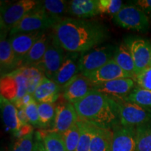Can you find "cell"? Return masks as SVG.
Segmentation results:
<instances>
[{
  "label": "cell",
  "instance_id": "836d02e7",
  "mask_svg": "<svg viewBox=\"0 0 151 151\" xmlns=\"http://www.w3.org/2000/svg\"><path fill=\"white\" fill-rule=\"evenodd\" d=\"M35 147V137L32 132L29 134L18 139L14 143L11 151H33Z\"/></svg>",
  "mask_w": 151,
  "mask_h": 151
},
{
  "label": "cell",
  "instance_id": "f35d334b",
  "mask_svg": "<svg viewBox=\"0 0 151 151\" xmlns=\"http://www.w3.org/2000/svg\"><path fill=\"white\" fill-rule=\"evenodd\" d=\"M33 151H46L43 141L42 137H41L39 132H37L35 134V147H34Z\"/></svg>",
  "mask_w": 151,
  "mask_h": 151
},
{
  "label": "cell",
  "instance_id": "9c48e42d",
  "mask_svg": "<svg viewBox=\"0 0 151 151\" xmlns=\"http://www.w3.org/2000/svg\"><path fill=\"white\" fill-rule=\"evenodd\" d=\"M65 55V50L58 45L52 36V40L49 43L44 56L35 67H37L45 77L53 81L64 61Z\"/></svg>",
  "mask_w": 151,
  "mask_h": 151
},
{
  "label": "cell",
  "instance_id": "5b68a950",
  "mask_svg": "<svg viewBox=\"0 0 151 151\" xmlns=\"http://www.w3.org/2000/svg\"><path fill=\"white\" fill-rule=\"evenodd\" d=\"M40 1L20 0L1 9V38H4L16 24L20 21L29 11L38 6Z\"/></svg>",
  "mask_w": 151,
  "mask_h": 151
},
{
  "label": "cell",
  "instance_id": "d6a6232c",
  "mask_svg": "<svg viewBox=\"0 0 151 151\" xmlns=\"http://www.w3.org/2000/svg\"><path fill=\"white\" fill-rule=\"evenodd\" d=\"M123 6V3L120 0H99V9L101 14L114 16Z\"/></svg>",
  "mask_w": 151,
  "mask_h": 151
},
{
  "label": "cell",
  "instance_id": "e0dca14e",
  "mask_svg": "<svg viewBox=\"0 0 151 151\" xmlns=\"http://www.w3.org/2000/svg\"><path fill=\"white\" fill-rule=\"evenodd\" d=\"M80 56L81 53L66 52L64 61L53 79L54 82L61 88L80 72Z\"/></svg>",
  "mask_w": 151,
  "mask_h": 151
},
{
  "label": "cell",
  "instance_id": "8992f818",
  "mask_svg": "<svg viewBox=\"0 0 151 151\" xmlns=\"http://www.w3.org/2000/svg\"><path fill=\"white\" fill-rule=\"evenodd\" d=\"M115 24L124 29L146 33L149 30V19L143 11L134 5H124L121 10L113 16Z\"/></svg>",
  "mask_w": 151,
  "mask_h": 151
},
{
  "label": "cell",
  "instance_id": "30bf717a",
  "mask_svg": "<svg viewBox=\"0 0 151 151\" xmlns=\"http://www.w3.org/2000/svg\"><path fill=\"white\" fill-rule=\"evenodd\" d=\"M78 117L73 104L67 101L56 104L55 116L50 132L63 134L78 122Z\"/></svg>",
  "mask_w": 151,
  "mask_h": 151
},
{
  "label": "cell",
  "instance_id": "7402d4cb",
  "mask_svg": "<svg viewBox=\"0 0 151 151\" xmlns=\"http://www.w3.org/2000/svg\"><path fill=\"white\" fill-rule=\"evenodd\" d=\"M0 106L4 123L9 131L15 134L22 127L18 117V109L12 102L0 96Z\"/></svg>",
  "mask_w": 151,
  "mask_h": 151
},
{
  "label": "cell",
  "instance_id": "ba28073f",
  "mask_svg": "<svg viewBox=\"0 0 151 151\" xmlns=\"http://www.w3.org/2000/svg\"><path fill=\"white\" fill-rule=\"evenodd\" d=\"M1 95L14 103L27 93V79L18 69L1 76Z\"/></svg>",
  "mask_w": 151,
  "mask_h": 151
},
{
  "label": "cell",
  "instance_id": "8fae6325",
  "mask_svg": "<svg viewBox=\"0 0 151 151\" xmlns=\"http://www.w3.org/2000/svg\"><path fill=\"white\" fill-rule=\"evenodd\" d=\"M93 90V84L86 76L79 73L62 88V96L65 101L74 104Z\"/></svg>",
  "mask_w": 151,
  "mask_h": 151
},
{
  "label": "cell",
  "instance_id": "e575fe53",
  "mask_svg": "<svg viewBox=\"0 0 151 151\" xmlns=\"http://www.w3.org/2000/svg\"><path fill=\"white\" fill-rule=\"evenodd\" d=\"M133 79L138 87L151 90V67H147L146 69L136 76Z\"/></svg>",
  "mask_w": 151,
  "mask_h": 151
},
{
  "label": "cell",
  "instance_id": "6da1fadb",
  "mask_svg": "<svg viewBox=\"0 0 151 151\" xmlns=\"http://www.w3.org/2000/svg\"><path fill=\"white\" fill-rule=\"evenodd\" d=\"M54 40L66 52H82L99 46L109 38L108 27L97 21L65 18L52 27Z\"/></svg>",
  "mask_w": 151,
  "mask_h": 151
},
{
  "label": "cell",
  "instance_id": "1f68e13d",
  "mask_svg": "<svg viewBox=\"0 0 151 151\" xmlns=\"http://www.w3.org/2000/svg\"><path fill=\"white\" fill-rule=\"evenodd\" d=\"M62 136L65 141L67 151L76 150L80 137V125L78 120L70 129L62 134Z\"/></svg>",
  "mask_w": 151,
  "mask_h": 151
},
{
  "label": "cell",
  "instance_id": "7c38bea8",
  "mask_svg": "<svg viewBox=\"0 0 151 151\" xmlns=\"http://www.w3.org/2000/svg\"><path fill=\"white\" fill-rule=\"evenodd\" d=\"M127 45L134 62L136 76L149 67L151 53V44L148 40L141 38L130 39Z\"/></svg>",
  "mask_w": 151,
  "mask_h": 151
},
{
  "label": "cell",
  "instance_id": "9a60e30c",
  "mask_svg": "<svg viewBox=\"0 0 151 151\" xmlns=\"http://www.w3.org/2000/svg\"><path fill=\"white\" fill-rule=\"evenodd\" d=\"M83 75L86 76L93 85L108 82L119 78H132L131 76L119 67L113 59L97 70L85 73Z\"/></svg>",
  "mask_w": 151,
  "mask_h": 151
},
{
  "label": "cell",
  "instance_id": "4dcf8cb0",
  "mask_svg": "<svg viewBox=\"0 0 151 151\" xmlns=\"http://www.w3.org/2000/svg\"><path fill=\"white\" fill-rule=\"evenodd\" d=\"M46 151H67L65 141L61 134L50 132L43 137Z\"/></svg>",
  "mask_w": 151,
  "mask_h": 151
},
{
  "label": "cell",
  "instance_id": "ab89813d",
  "mask_svg": "<svg viewBox=\"0 0 151 151\" xmlns=\"http://www.w3.org/2000/svg\"><path fill=\"white\" fill-rule=\"evenodd\" d=\"M32 132H33V127L31 124H27V125L22 126L21 128H20L16 133L14 134V135L18 137V139H20V138L23 137L24 136L29 134Z\"/></svg>",
  "mask_w": 151,
  "mask_h": 151
},
{
  "label": "cell",
  "instance_id": "cb8c5ba5",
  "mask_svg": "<svg viewBox=\"0 0 151 151\" xmlns=\"http://www.w3.org/2000/svg\"><path fill=\"white\" fill-rule=\"evenodd\" d=\"M113 131L94 126L90 151H111Z\"/></svg>",
  "mask_w": 151,
  "mask_h": 151
},
{
  "label": "cell",
  "instance_id": "3957f363",
  "mask_svg": "<svg viewBox=\"0 0 151 151\" xmlns=\"http://www.w3.org/2000/svg\"><path fill=\"white\" fill-rule=\"evenodd\" d=\"M111 98L120 125L137 127L151 120V109L127 102L120 98Z\"/></svg>",
  "mask_w": 151,
  "mask_h": 151
},
{
  "label": "cell",
  "instance_id": "f546056e",
  "mask_svg": "<svg viewBox=\"0 0 151 151\" xmlns=\"http://www.w3.org/2000/svg\"><path fill=\"white\" fill-rule=\"evenodd\" d=\"M78 123L80 125V137L76 151H89L94 134V125L79 119Z\"/></svg>",
  "mask_w": 151,
  "mask_h": 151
},
{
  "label": "cell",
  "instance_id": "74e56055",
  "mask_svg": "<svg viewBox=\"0 0 151 151\" xmlns=\"http://www.w3.org/2000/svg\"><path fill=\"white\" fill-rule=\"evenodd\" d=\"M134 2V6L140 9L146 15H151V0H137Z\"/></svg>",
  "mask_w": 151,
  "mask_h": 151
},
{
  "label": "cell",
  "instance_id": "f1b7e54d",
  "mask_svg": "<svg viewBox=\"0 0 151 151\" xmlns=\"http://www.w3.org/2000/svg\"><path fill=\"white\" fill-rule=\"evenodd\" d=\"M38 103L39 126V127H52L55 116V103Z\"/></svg>",
  "mask_w": 151,
  "mask_h": 151
},
{
  "label": "cell",
  "instance_id": "83f0119b",
  "mask_svg": "<svg viewBox=\"0 0 151 151\" xmlns=\"http://www.w3.org/2000/svg\"><path fill=\"white\" fill-rule=\"evenodd\" d=\"M27 79V93L33 95L36 88H37L44 75L35 66L31 67H22L17 69Z\"/></svg>",
  "mask_w": 151,
  "mask_h": 151
},
{
  "label": "cell",
  "instance_id": "8d00e7d4",
  "mask_svg": "<svg viewBox=\"0 0 151 151\" xmlns=\"http://www.w3.org/2000/svg\"><path fill=\"white\" fill-rule=\"evenodd\" d=\"M34 99L33 96L32 94L29 93H27L25 95L23 96L22 98H20V99L17 100L13 104L16 106V107L18 109H25L30 103Z\"/></svg>",
  "mask_w": 151,
  "mask_h": 151
},
{
  "label": "cell",
  "instance_id": "4fadbf2b",
  "mask_svg": "<svg viewBox=\"0 0 151 151\" xmlns=\"http://www.w3.org/2000/svg\"><path fill=\"white\" fill-rule=\"evenodd\" d=\"M133 78H119L93 85V90L101 92L109 97L124 99L135 88Z\"/></svg>",
  "mask_w": 151,
  "mask_h": 151
},
{
  "label": "cell",
  "instance_id": "7a4b0ae2",
  "mask_svg": "<svg viewBox=\"0 0 151 151\" xmlns=\"http://www.w3.org/2000/svg\"><path fill=\"white\" fill-rule=\"evenodd\" d=\"M73 106L82 121L110 129L120 124L112 99L96 90H91Z\"/></svg>",
  "mask_w": 151,
  "mask_h": 151
},
{
  "label": "cell",
  "instance_id": "ffe728a7",
  "mask_svg": "<svg viewBox=\"0 0 151 151\" xmlns=\"http://www.w3.org/2000/svg\"><path fill=\"white\" fill-rule=\"evenodd\" d=\"M51 40L52 33L45 31L43 35L38 39L28 53L23 58L20 67H31L39 63L44 56L45 52Z\"/></svg>",
  "mask_w": 151,
  "mask_h": 151
},
{
  "label": "cell",
  "instance_id": "603a6c76",
  "mask_svg": "<svg viewBox=\"0 0 151 151\" xmlns=\"http://www.w3.org/2000/svg\"><path fill=\"white\" fill-rule=\"evenodd\" d=\"M113 60L122 70L134 78L136 76L134 62L130 52L129 48L126 43H122L116 48Z\"/></svg>",
  "mask_w": 151,
  "mask_h": 151
},
{
  "label": "cell",
  "instance_id": "5bb4252c",
  "mask_svg": "<svg viewBox=\"0 0 151 151\" xmlns=\"http://www.w3.org/2000/svg\"><path fill=\"white\" fill-rule=\"evenodd\" d=\"M44 32L39 31L29 33H20L10 36L9 40L16 55L18 68L21 66V62L23 58L38 39L43 35Z\"/></svg>",
  "mask_w": 151,
  "mask_h": 151
},
{
  "label": "cell",
  "instance_id": "d590c367",
  "mask_svg": "<svg viewBox=\"0 0 151 151\" xmlns=\"http://www.w3.org/2000/svg\"><path fill=\"white\" fill-rule=\"evenodd\" d=\"M27 114L29 123L31 125L39 127V110H38V103L34 99L31 103L24 109Z\"/></svg>",
  "mask_w": 151,
  "mask_h": 151
},
{
  "label": "cell",
  "instance_id": "d4e9b609",
  "mask_svg": "<svg viewBox=\"0 0 151 151\" xmlns=\"http://www.w3.org/2000/svg\"><path fill=\"white\" fill-rule=\"evenodd\" d=\"M40 5L48 16L58 22L68 14L69 1L64 0H44L40 1Z\"/></svg>",
  "mask_w": 151,
  "mask_h": 151
},
{
  "label": "cell",
  "instance_id": "b9f144b4",
  "mask_svg": "<svg viewBox=\"0 0 151 151\" xmlns=\"http://www.w3.org/2000/svg\"><path fill=\"white\" fill-rule=\"evenodd\" d=\"M149 67H151V53H150V63H149Z\"/></svg>",
  "mask_w": 151,
  "mask_h": 151
},
{
  "label": "cell",
  "instance_id": "484cf974",
  "mask_svg": "<svg viewBox=\"0 0 151 151\" xmlns=\"http://www.w3.org/2000/svg\"><path fill=\"white\" fill-rule=\"evenodd\" d=\"M136 151H151V120L136 127Z\"/></svg>",
  "mask_w": 151,
  "mask_h": 151
},
{
  "label": "cell",
  "instance_id": "277c9868",
  "mask_svg": "<svg viewBox=\"0 0 151 151\" xmlns=\"http://www.w3.org/2000/svg\"><path fill=\"white\" fill-rule=\"evenodd\" d=\"M58 23L50 18L44 9L40 5L29 11L23 18L18 22L9 32L10 36L20 33L46 31Z\"/></svg>",
  "mask_w": 151,
  "mask_h": 151
},
{
  "label": "cell",
  "instance_id": "60d3db41",
  "mask_svg": "<svg viewBox=\"0 0 151 151\" xmlns=\"http://www.w3.org/2000/svg\"><path fill=\"white\" fill-rule=\"evenodd\" d=\"M18 117L22 126L29 124V120H28L27 114H26L24 109H18Z\"/></svg>",
  "mask_w": 151,
  "mask_h": 151
},
{
  "label": "cell",
  "instance_id": "d6986e66",
  "mask_svg": "<svg viewBox=\"0 0 151 151\" xmlns=\"http://www.w3.org/2000/svg\"><path fill=\"white\" fill-rule=\"evenodd\" d=\"M61 93L62 88L53 81L44 76L32 96L37 102L55 103Z\"/></svg>",
  "mask_w": 151,
  "mask_h": 151
},
{
  "label": "cell",
  "instance_id": "4316f807",
  "mask_svg": "<svg viewBox=\"0 0 151 151\" xmlns=\"http://www.w3.org/2000/svg\"><path fill=\"white\" fill-rule=\"evenodd\" d=\"M122 99L143 108L151 109V90L135 87L127 97Z\"/></svg>",
  "mask_w": 151,
  "mask_h": 151
},
{
  "label": "cell",
  "instance_id": "44dd1931",
  "mask_svg": "<svg viewBox=\"0 0 151 151\" xmlns=\"http://www.w3.org/2000/svg\"><path fill=\"white\" fill-rule=\"evenodd\" d=\"M0 67L1 75L12 72L18 68L16 55L9 40L1 38L0 42Z\"/></svg>",
  "mask_w": 151,
  "mask_h": 151
},
{
  "label": "cell",
  "instance_id": "2e32d148",
  "mask_svg": "<svg viewBox=\"0 0 151 151\" xmlns=\"http://www.w3.org/2000/svg\"><path fill=\"white\" fill-rule=\"evenodd\" d=\"M111 151H136V127L119 124L113 128Z\"/></svg>",
  "mask_w": 151,
  "mask_h": 151
},
{
  "label": "cell",
  "instance_id": "ac0fdd59",
  "mask_svg": "<svg viewBox=\"0 0 151 151\" xmlns=\"http://www.w3.org/2000/svg\"><path fill=\"white\" fill-rule=\"evenodd\" d=\"M101 14L99 0H72L69 1L68 15L75 18L86 19Z\"/></svg>",
  "mask_w": 151,
  "mask_h": 151
},
{
  "label": "cell",
  "instance_id": "52a82bcc",
  "mask_svg": "<svg viewBox=\"0 0 151 151\" xmlns=\"http://www.w3.org/2000/svg\"><path fill=\"white\" fill-rule=\"evenodd\" d=\"M116 48L112 45L99 46L81 53L79 60L80 73L85 74L97 70L113 59Z\"/></svg>",
  "mask_w": 151,
  "mask_h": 151
}]
</instances>
